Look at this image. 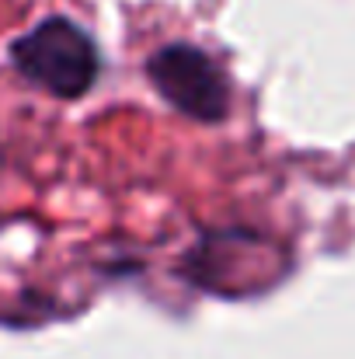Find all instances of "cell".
Masks as SVG:
<instances>
[{
    "instance_id": "cell-1",
    "label": "cell",
    "mask_w": 355,
    "mask_h": 359,
    "mask_svg": "<svg viewBox=\"0 0 355 359\" xmlns=\"http://www.w3.org/2000/svg\"><path fill=\"white\" fill-rule=\"evenodd\" d=\"M7 60L18 77L60 102L84 98L98 84L105 67L95 35L67 14H49L21 32L11 42Z\"/></svg>"
},
{
    "instance_id": "cell-2",
    "label": "cell",
    "mask_w": 355,
    "mask_h": 359,
    "mask_svg": "<svg viewBox=\"0 0 355 359\" xmlns=\"http://www.w3.org/2000/svg\"><path fill=\"white\" fill-rule=\"evenodd\" d=\"M146 81L178 116L216 126L230 116V81L195 42H167L146 56Z\"/></svg>"
}]
</instances>
